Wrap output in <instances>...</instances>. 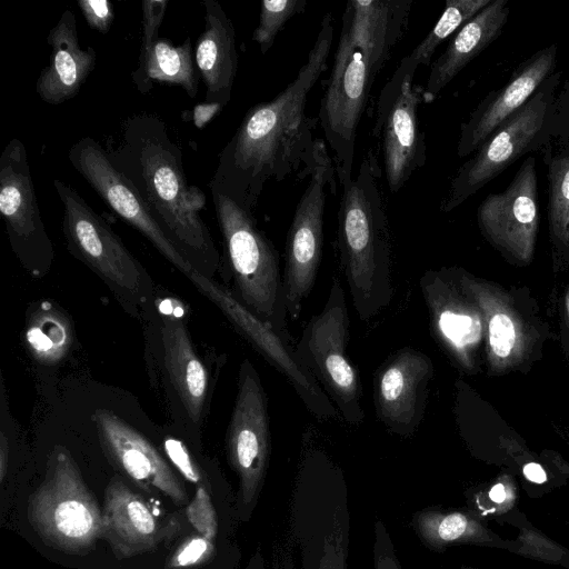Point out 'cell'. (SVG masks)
<instances>
[{
    "mask_svg": "<svg viewBox=\"0 0 569 569\" xmlns=\"http://www.w3.org/2000/svg\"><path fill=\"white\" fill-rule=\"evenodd\" d=\"M335 20L327 12L296 78L272 100L251 107L219 154L210 189L253 212L268 182H279L308 166L318 117L306 112L308 96L328 69Z\"/></svg>",
    "mask_w": 569,
    "mask_h": 569,
    "instance_id": "1",
    "label": "cell"
},
{
    "mask_svg": "<svg viewBox=\"0 0 569 569\" xmlns=\"http://www.w3.org/2000/svg\"><path fill=\"white\" fill-rule=\"evenodd\" d=\"M413 0H349L318 113L339 183L352 178L372 86L406 34Z\"/></svg>",
    "mask_w": 569,
    "mask_h": 569,
    "instance_id": "2",
    "label": "cell"
},
{
    "mask_svg": "<svg viewBox=\"0 0 569 569\" xmlns=\"http://www.w3.org/2000/svg\"><path fill=\"white\" fill-rule=\"evenodd\" d=\"M104 150L186 258L211 276L219 253L200 216L206 196L188 183L181 150L166 123L152 113L132 114L121 123L117 141H110Z\"/></svg>",
    "mask_w": 569,
    "mask_h": 569,
    "instance_id": "3",
    "label": "cell"
},
{
    "mask_svg": "<svg viewBox=\"0 0 569 569\" xmlns=\"http://www.w3.org/2000/svg\"><path fill=\"white\" fill-rule=\"evenodd\" d=\"M381 169L369 149L356 177L341 182L337 248L353 307L363 321L391 301L392 241Z\"/></svg>",
    "mask_w": 569,
    "mask_h": 569,
    "instance_id": "4",
    "label": "cell"
},
{
    "mask_svg": "<svg viewBox=\"0 0 569 569\" xmlns=\"http://www.w3.org/2000/svg\"><path fill=\"white\" fill-rule=\"evenodd\" d=\"M211 196L238 299L291 343L279 256L274 246L258 227L253 212L219 191L211 190Z\"/></svg>",
    "mask_w": 569,
    "mask_h": 569,
    "instance_id": "5",
    "label": "cell"
},
{
    "mask_svg": "<svg viewBox=\"0 0 569 569\" xmlns=\"http://www.w3.org/2000/svg\"><path fill=\"white\" fill-rule=\"evenodd\" d=\"M560 79L559 71L549 76L528 102L503 121L458 168L440 204L442 212L458 208L520 158L542 151L550 143Z\"/></svg>",
    "mask_w": 569,
    "mask_h": 569,
    "instance_id": "6",
    "label": "cell"
},
{
    "mask_svg": "<svg viewBox=\"0 0 569 569\" xmlns=\"http://www.w3.org/2000/svg\"><path fill=\"white\" fill-rule=\"evenodd\" d=\"M27 517L44 545L68 555H87L102 538V509L64 448L54 451L29 496Z\"/></svg>",
    "mask_w": 569,
    "mask_h": 569,
    "instance_id": "7",
    "label": "cell"
},
{
    "mask_svg": "<svg viewBox=\"0 0 569 569\" xmlns=\"http://www.w3.org/2000/svg\"><path fill=\"white\" fill-rule=\"evenodd\" d=\"M305 176L309 177L308 184L296 206L284 246L282 284L291 320L300 317L315 286L322 256L327 192H336V168L325 139L316 138Z\"/></svg>",
    "mask_w": 569,
    "mask_h": 569,
    "instance_id": "8",
    "label": "cell"
},
{
    "mask_svg": "<svg viewBox=\"0 0 569 569\" xmlns=\"http://www.w3.org/2000/svg\"><path fill=\"white\" fill-rule=\"evenodd\" d=\"M348 339L345 290L335 277L323 308L305 327L295 352L342 418L358 425L365 417L362 391L358 373L346 355Z\"/></svg>",
    "mask_w": 569,
    "mask_h": 569,
    "instance_id": "9",
    "label": "cell"
},
{
    "mask_svg": "<svg viewBox=\"0 0 569 569\" xmlns=\"http://www.w3.org/2000/svg\"><path fill=\"white\" fill-rule=\"evenodd\" d=\"M62 206V232L69 251L97 272L130 306L151 297V282L110 226L70 184L54 179Z\"/></svg>",
    "mask_w": 569,
    "mask_h": 569,
    "instance_id": "10",
    "label": "cell"
},
{
    "mask_svg": "<svg viewBox=\"0 0 569 569\" xmlns=\"http://www.w3.org/2000/svg\"><path fill=\"white\" fill-rule=\"evenodd\" d=\"M416 71L417 68L402 58L381 89L376 106L372 136L378 141L391 194H397L427 160L425 132L418 119L423 87L413 82Z\"/></svg>",
    "mask_w": 569,
    "mask_h": 569,
    "instance_id": "11",
    "label": "cell"
},
{
    "mask_svg": "<svg viewBox=\"0 0 569 569\" xmlns=\"http://www.w3.org/2000/svg\"><path fill=\"white\" fill-rule=\"evenodd\" d=\"M268 401L261 379L249 359L239 368L238 390L227 430V456L239 477L238 509L250 518L261 489L270 458Z\"/></svg>",
    "mask_w": 569,
    "mask_h": 569,
    "instance_id": "12",
    "label": "cell"
},
{
    "mask_svg": "<svg viewBox=\"0 0 569 569\" xmlns=\"http://www.w3.org/2000/svg\"><path fill=\"white\" fill-rule=\"evenodd\" d=\"M0 213L20 262L34 276L44 274L54 249L40 216L28 152L18 138L11 139L0 156Z\"/></svg>",
    "mask_w": 569,
    "mask_h": 569,
    "instance_id": "13",
    "label": "cell"
},
{
    "mask_svg": "<svg viewBox=\"0 0 569 569\" xmlns=\"http://www.w3.org/2000/svg\"><path fill=\"white\" fill-rule=\"evenodd\" d=\"M190 281L206 295L240 331V333L287 378L309 411L320 420L337 418V409L300 363L291 343L281 338L268 323L252 313L223 286L194 270Z\"/></svg>",
    "mask_w": 569,
    "mask_h": 569,
    "instance_id": "14",
    "label": "cell"
},
{
    "mask_svg": "<svg viewBox=\"0 0 569 569\" xmlns=\"http://www.w3.org/2000/svg\"><path fill=\"white\" fill-rule=\"evenodd\" d=\"M540 213L536 159L528 156L508 187L489 193L477 208V223L485 239L519 264L531 262Z\"/></svg>",
    "mask_w": 569,
    "mask_h": 569,
    "instance_id": "15",
    "label": "cell"
},
{
    "mask_svg": "<svg viewBox=\"0 0 569 569\" xmlns=\"http://www.w3.org/2000/svg\"><path fill=\"white\" fill-rule=\"evenodd\" d=\"M68 158L104 203L143 234L170 263L187 277L197 270L154 220L131 183L112 166L100 142L83 137L71 146Z\"/></svg>",
    "mask_w": 569,
    "mask_h": 569,
    "instance_id": "16",
    "label": "cell"
},
{
    "mask_svg": "<svg viewBox=\"0 0 569 569\" xmlns=\"http://www.w3.org/2000/svg\"><path fill=\"white\" fill-rule=\"evenodd\" d=\"M350 527L343 479L333 470L319 478L302 470L292 496L289 545L298 546L301 569H318L328 539Z\"/></svg>",
    "mask_w": 569,
    "mask_h": 569,
    "instance_id": "17",
    "label": "cell"
},
{
    "mask_svg": "<svg viewBox=\"0 0 569 569\" xmlns=\"http://www.w3.org/2000/svg\"><path fill=\"white\" fill-rule=\"evenodd\" d=\"M420 287L433 338L460 368L473 371L485 340L483 319L478 305L447 269L426 271Z\"/></svg>",
    "mask_w": 569,
    "mask_h": 569,
    "instance_id": "18",
    "label": "cell"
},
{
    "mask_svg": "<svg viewBox=\"0 0 569 569\" xmlns=\"http://www.w3.org/2000/svg\"><path fill=\"white\" fill-rule=\"evenodd\" d=\"M432 375L431 359L409 347L392 353L379 367L373 378L375 408L389 431L401 437L416 432L423 418Z\"/></svg>",
    "mask_w": 569,
    "mask_h": 569,
    "instance_id": "19",
    "label": "cell"
},
{
    "mask_svg": "<svg viewBox=\"0 0 569 569\" xmlns=\"http://www.w3.org/2000/svg\"><path fill=\"white\" fill-rule=\"evenodd\" d=\"M557 44H549L523 60L505 86L490 91L460 126L457 154H472L510 116L518 111L556 71Z\"/></svg>",
    "mask_w": 569,
    "mask_h": 569,
    "instance_id": "20",
    "label": "cell"
},
{
    "mask_svg": "<svg viewBox=\"0 0 569 569\" xmlns=\"http://www.w3.org/2000/svg\"><path fill=\"white\" fill-rule=\"evenodd\" d=\"M455 273L481 311L489 369L503 372L520 365L531 350L532 335L512 299L492 282L463 270Z\"/></svg>",
    "mask_w": 569,
    "mask_h": 569,
    "instance_id": "21",
    "label": "cell"
},
{
    "mask_svg": "<svg viewBox=\"0 0 569 569\" xmlns=\"http://www.w3.org/2000/svg\"><path fill=\"white\" fill-rule=\"evenodd\" d=\"M93 419L108 457L144 489L167 496L173 503H187L188 493L158 450L136 429L110 410L99 409Z\"/></svg>",
    "mask_w": 569,
    "mask_h": 569,
    "instance_id": "22",
    "label": "cell"
},
{
    "mask_svg": "<svg viewBox=\"0 0 569 569\" xmlns=\"http://www.w3.org/2000/svg\"><path fill=\"white\" fill-rule=\"evenodd\" d=\"M168 1L146 0L142 2V30L138 67L132 72V82L141 93L152 89V82L180 86L190 98L198 93L191 39L188 37L180 46L159 37Z\"/></svg>",
    "mask_w": 569,
    "mask_h": 569,
    "instance_id": "23",
    "label": "cell"
},
{
    "mask_svg": "<svg viewBox=\"0 0 569 569\" xmlns=\"http://www.w3.org/2000/svg\"><path fill=\"white\" fill-rule=\"evenodd\" d=\"M102 529L119 559L154 550L164 535L144 499L118 476L104 489Z\"/></svg>",
    "mask_w": 569,
    "mask_h": 569,
    "instance_id": "24",
    "label": "cell"
},
{
    "mask_svg": "<svg viewBox=\"0 0 569 569\" xmlns=\"http://www.w3.org/2000/svg\"><path fill=\"white\" fill-rule=\"evenodd\" d=\"M51 47L49 63L36 81V92L49 104L58 106L72 99L91 74L97 52L91 46L81 48L76 17L64 10L47 37Z\"/></svg>",
    "mask_w": 569,
    "mask_h": 569,
    "instance_id": "25",
    "label": "cell"
},
{
    "mask_svg": "<svg viewBox=\"0 0 569 569\" xmlns=\"http://www.w3.org/2000/svg\"><path fill=\"white\" fill-rule=\"evenodd\" d=\"M164 369L189 421L199 426L207 405L209 376L176 308L161 316Z\"/></svg>",
    "mask_w": 569,
    "mask_h": 569,
    "instance_id": "26",
    "label": "cell"
},
{
    "mask_svg": "<svg viewBox=\"0 0 569 569\" xmlns=\"http://www.w3.org/2000/svg\"><path fill=\"white\" fill-rule=\"evenodd\" d=\"M509 13L508 0H491L451 37L431 64L423 87V103L433 102L467 64L500 37Z\"/></svg>",
    "mask_w": 569,
    "mask_h": 569,
    "instance_id": "27",
    "label": "cell"
},
{
    "mask_svg": "<svg viewBox=\"0 0 569 569\" xmlns=\"http://www.w3.org/2000/svg\"><path fill=\"white\" fill-rule=\"evenodd\" d=\"M204 30L196 47V64L206 86V102L223 107L231 99L238 69L236 31L231 19L216 0H203Z\"/></svg>",
    "mask_w": 569,
    "mask_h": 569,
    "instance_id": "28",
    "label": "cell"
},
{
    "mask_svg": "<svg viewBox=\"0 0 569 569\" xmlns=\"http://www.w3.org/2000/svg\"><path fill=\"white\" fill-rule=\"evenodd\" d=\"M411 526L428 549L443 552L452 545L493 546L502 542L477 516L427 508L412 515Z\"/></svg>",
    "mask_w": 569,
    "mask_h": 569,
    "instance_id": "29",
    "label": "cell"
},
{
    "mask_svg": "<svg viewBox=\"0 0 569 569\" xmlns=\"http://www.w3.org/2000/svg\"><path fill=\"white\" fill-rule=\"evenodd\" d=\"M541 152L547 167L549 234L562 254L569 251V139H552Z\"/></svg>",
    "mask_w": 569,
    "mask_h": 569,
    "instance_id": "30",
    "label": "cell"
},
{
    "mask_svg": "<svg viewBox=\"0 0 569 569\" xmlns=\"http://www.w3.org/2000/svg\"><path fill=\"white\" fill-rule=\"evenodd\" d=\"M24 338L37 361L54 365L70 351L73 331L70 319L58 307L42 301L28 317Z\"/></svg>",
    "mask_w": 569,
    "mask_h": 569,
    "instance_id": "31",
    "label": "cell"
},
{
    "mask_svg": "<svg viewBox=\"0 0 569 569\" xmlns=\"http://www.w3.org/2000/svg\"><path fill=\"white\" fill-rule=\"evenodd\" d=\"M490 2L491 0H447L437 23L405 59L417 69L419 66H429L436 49Z\"/></svg>",
    "mask_w": 569,
    "mask_h": 569,
    "instance_id": "32",
    "label": "cell"
},
{
    "mask_svg": "<svg viewBox=\"0 0 569 569\" xmlns=\"http://www.w3.org/2000/svg\"><path fill=\"white\" fill-rule=\"evenodd\" d=\"M307 0H263L260 3L259 22L252 33V40L266 54L273 46L284 24L297 14L306 11Z\"/></svg>",
    "mask_w": 569,
    "mask_h": 569,
    "instance_id": "33",
    "label": "cell"
},
{
    "mask_svg": "<svg viewBox=\"0 0 569 569\" xmlns=\"http://www.w3.org/2000/svg\"><path fill=\"white\" fill-rule=\"evenodd\" d=\"M349 533L350 527L343 528L328 539L318 569H347ZM274 569H293L290 551L283 548L276 551Z\"/></svg>",
    "mask_w": 569,
    "mask_h": 569,
    "instance_id": "34",
    "label": "cell"
},
{
    "mask_svg": "<svg viewBox=\"0 0 569 569\" xmlns=\"http://www.w3.org/2000/svg\"><path fill=\"white\" fill-rule=\"evenodd\" d=\"M216 556L214 541L197 533L184 539L167 559L164 569H192Z\"/></svg>",
    "mask_w": 569,
    "mask_h": 569,
    "instance_id": "35",
    "label": "cell"
},
{
    "mask_svg": "<svg viewBox=\"0 0 569 569\" xmlns=\"http://www.w3.org/2000/svg\"><path fill=\"white\" fill-rule=\"evenodd\" d=\"M187 519L196 531L216 541L218 536V516L207 489L199 486L193 499L186 508Z\"/></svg>",
    "mask_w": 569,
    "mask_h": 569,
    "instance_id": "36",
    "label": "cell"
},
{
    "mask_svg": "<svg viewBox=\"0 0 569 569\" xmlns=\"http://www.w3.org/2000/svg\"><path fill=\"white\" fill-rule=\"evenodd\" d=\"M517 546V552L537 559L549 560L557 563H562V559L568 560L565 558L567 550L556 546L552 541H549L535 530L525 528V532H521L518 538Z\"/></svg>",
    "mask_w": 569,
    "mask_h": 569,
    "instance_id": "37",
    "label": "cell"
},
{
    "mask_svg": "<svg viewBox=\"0 0 569 569\" xmlns=\"http://www.w3.org/2000/svg\"><path fill=\"white\" fill-rule=\"evenodd\" d=\"M163 450L179 472L188 481L192 483L201 482V472L187 446L181 440L173 437H167L163 441Z\"/></svg>",
    "mask_w": 569,
    "mask_h": 569,
    "instance_id": "38",
    "label": "cell"
},
{
    "mask_svg": "<svg viewBox=\"0 0 569 569\" xmlns=\"http://www.w3.org/2000/svg\"><path fill=\"white\" fill-rule=\"evenodd\" d=\"M373 568L402 569L388 529L381 520L375 522Z\"/></svg>",
    "mask_w": 569,
    "mask_h": 569,
    "instance_id": "39",
    "label": "cell"
},
{
    "mask_svg": "<svg viewBox=\"0 0 569 569\" xmlns=\"http://www.w3.org/2000/svg\"><path fill=\"white\" fill-rule=\"evenodd\" d=\"M83 18L89 28L107 34L114 20V9L108 0H78Z\"/></svg>",
    "mask_w": 569,
    "mask_h": 569,
    "instance_id": "40",
    "label": "cell"
},
{
    "mask_svg": "<svg viewBox=\"0 0 569 569\" xmlns=\"http://www.w3.org/2000/svg\"><path fill=\"white\" fill-rule=\"evenodd\" d=\"M553 139H569V77L556 97Z\"/></svg>",
    "mask_w": 569,
    "mask_h": 569,
    "instance_id": "41",
    "label": "cell"
},
{
    "mask_svg": "<svg viewBox=\"0 0 569 569\" xmlns=\"http://www.w3.org/2000/svg\"><path fill=\"white\" fill-rule=\"evenodd\" d=\"M488 499L502 509H508L513 505L516 490L509 477L497 481L488 491Z\"/></svg>",
    "mask_w": 569,
    "mask_h": 569,
    "instance_id": "42",
    "label": "cell"
},
{
    "mask_svg": "<svg viewBox=\"0 0 569 569\" xmlns=\"http://www.w3.org/2000/svg\"><path fill=\"white\" fill-rule=\"evenodd\" d=\"M223 106L218 102H203L193 107L190 118L198 129H202Z\"/></svg>",
    "mask_w": 569,
    "mask_h": 569,
    "instance_id": "43",
    "label": "cell"
},
{
    "mask_svg": "<svg viewBox=\"0 0 569 569\" xmlns=\"http://www.w3.org/2000/svg\"><path fill=\"white\" fill-rule=\"evenodd\" d=\"M522 473L527 480L533 483H543L547 481L545 469L537 462H528L522 468Z\"/></svg>",
    "mask_w": 569,
    "mask_h": 569,
    "instance_id": "44",
    "label": "cell"
},
{
    "mask_svg": "<svg viewBox=\"0 0 569 569\" xmlns=\"http://www.w3.org/2000/svg\"><path fill=\"white\" fill-rule=\"evenodd\" d=\"M9 465V441L3 431L0 433V482L3 483Z\"/></svg>",
    "mask_w": 569,
    "mask_h": 569,
    "instance_id": "45",
    "label": "cell"
},
{
    "mask_svg": "<svg viewBox=\"0 0 569 569\" xmlns=\"http://www.w3.org/2000/svg\"><path fill=\"white\" fill-rule=\"evenodd\" d=\"M565 310L569 323V287L567 288L565 293Z\"/></svg>",
    "mask_w": 569,
    "mask_h": 569,
    "instance_id": "46",
    "label": "cell"
},
{
    "mask_svg": "<svg viewBox=\"0 0 569 569\" xmlns=\"http://www.w3.org/2000/svg\"><path fill=\"white\" fill-rule=\"evenodd\" d=\"M461 569H476V568L462 567Z\"/></svg>",
    "mask_w": 569,
    "mask_h": 569,
    "instance_id": "47",
    "label": "cell"
}]
</instances>
